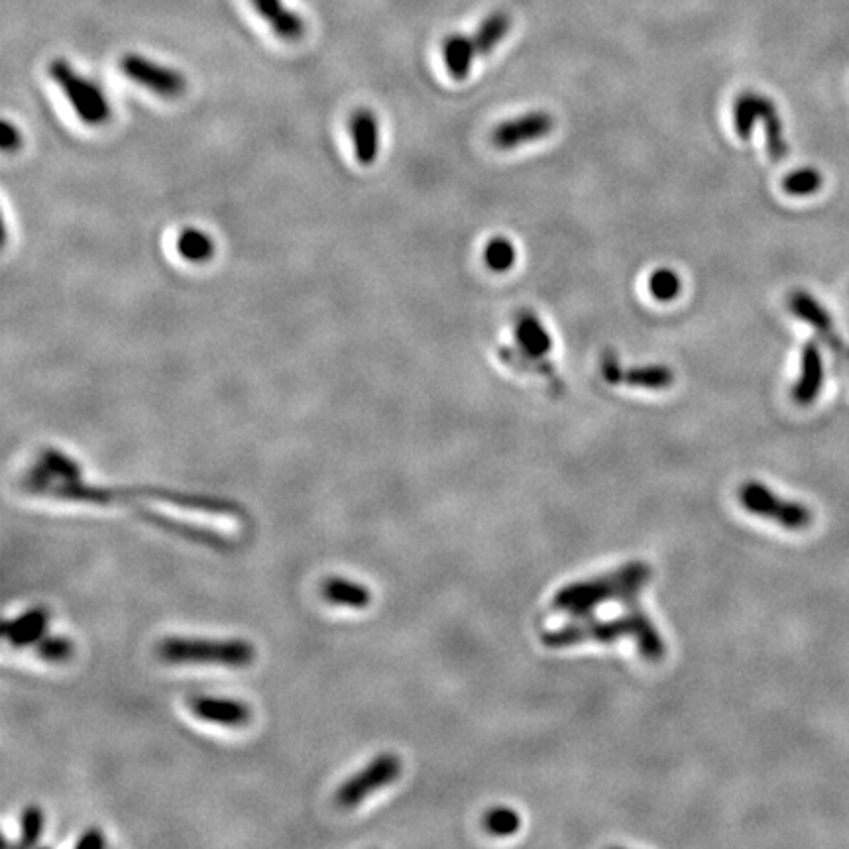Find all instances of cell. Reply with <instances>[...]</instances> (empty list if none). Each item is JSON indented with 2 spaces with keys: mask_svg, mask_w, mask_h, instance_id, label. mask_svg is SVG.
Returning a JSON list of instances; mask_svg holds the SVG:
<instances>
[{
  "mask_svg": "<svg viewBox=\"0 0 849 849\" xmlns=\"http://www.w3.org/2000/svg\"><path fill=\"white\" fill-rule=\"evenodd\" d=\"M653 568L649 563L633 561L618 570L572 582L561 588L553 600V608L574 618H590L596 608L618 602L625 608H639L637 600L649 584Z\"/></svg>",
  "mask_w": 849,
  "mask_h": 849,
  "instance_id": "6da1fadb",
  "label": "cell"
},
{
  "mask_svg": "<svg viewBox=\"0 0 849 849\" xmlns=\"http://www.w3.org/2000/svg\"><path fill=\"white\" fill-rule=\"evenodd\" d=\"M588 622L570 623L559 629L545 631L541 641L549 649H565L580 643H614L623 637H631L643 659L651 663H661L667 655V645L663 635L657 631L651 618L639 610L629 608V614L614 620H590Z\"/></svg>",
  "mask_w": 849,
  "mask_h": 849,
  "instance_id": "7a4b0ae2",
  "label": "cell"
},
{
  "mask_svg": "<svg viewBox=\"0 0 849 849\" xmlns=\"http://www.w3.org/2000/svg\"><path fill=\"white\" fill-rule=\"evenodd\" d=\"M158 657L170 665H217L228 669L250 667L256 649L246 639L166 637L156 647Z\"/></svg>",
  "mask_w": 849,
  "mask_h": 849,
  "instance_id": "3957f363",
  "label": "cell"
},
{
  "mask_svg": "<svg viewBox=\"0 0 849 849\" xmlns=\"http://www.w3.org/2000/svg\"><path fill=\"white\" fill-rule=\"evenodd\" d=\"M734 130L741 140H747L755 128V122L765 124L767 152L773 162H781L789 154V144L785 138L783 120L777 111V105L757 91H743L734 101Z\"/></svg>",
  "mask_w": 849,
  "mask_h": 849,
  "instance_id": "277c9868",
  "label": "cell"
},
{
  "mask_svg": "<svg viewBox=\"0 0 849 849\" xmlns=\"http://www.w3.org/2000/svg\"><path fill=\"white\" fill-rule=\"evenodd\" d=\"M50 75L56 81L57 87L63 91V95L67 97L69 105L73 107L75 114L89 126H101L105 124L113 109L111 103L107 99V95L103 93V89L89 81L87 77L79 75L69 61L57 57L50 63Z\"/></svg>",
  "mask_w": 849,
  "mask_h": 849,
  "instance_id": "5b68a950",
  "label": "cell"
},
{
  "mask_svg": "<svg viewBox=\"0 0 849 849\" xmlns=\"http://www.w3.org/2000/svg\"><path fill=\"white\" fill-rule=\"evenodd\" d=\"M739 502L743 506V510L775 521L785 529L791 531H802L808 529L814 521L812 511L808 510L804 504L793 502V500H783L781 496H777L775 492H771L765 484L761 482H745L739 488Z\"/></svg>",
  "mask_w": 849,
  "mask_h": 849,
  "instance_id": "8992f818",
  "label": "cell"
},
{
  "mask_svg": "<svg viewBox=\"0 0 849 849\" xmlns=\"http://www.w3.org/2000/svg\"><path fill=\"white\" fill-rule=\"evenodd\" d=\"M401 759L394 753H382L374 757L362 771L344 781L335 794V802L342 810H352L360 806L368 796L392 783L401 775Z\"/></svg>",
  "mask_w": 849,
  "mask_h": 849,
  "instance_id": "52a82bcc",
  "label": "cell"
},
{
  "mask_svg": "<svg viewBox=\"0 0 849 849\" xmlns=\"http://www.w3.org/2000/svg\"><path fill=\"white\" fill-rule=\"evenodd\" d=\"M118 67L124 77H128L136 85H142L164 99H177L187 89V81L183 73L166 67L162 63H156L148 57L126 54L120 57Z\"/></svg>",
  "mask_w": 849,
  "mask_h": 849,
  "instance_id": "ba28073f",
  "label": "cell"
},
{
  "mask_svg": "<svg viewBox=\"0 0 849 849\" xmlns=\"http://www.w3.org/2000/svg\"><path fill=\"white\" fill-rule=\"evenodd\" d=\"M555 124V116L545 111L521 114L506 122H500L494 128L492 144L498 150H513L549 136L555 130Z\"/></svg>",
  "mask_w": 849,
  "mask_h": 849,
  "instance_id": "9c48e42d",
  "label": "cell"
},
{
  "mask_svg": "<svg viewBox=\"0 0 849 849\" xmlns=\"http://www.w3.org/2000/svg\"><path fill=\"white\" fill-rule=\"evenodd\" d=\"M789 309L796 319L810 325L814 329V333L824 340V344L832 352H836V354L842 352L844 344H842L840 335L836 333V325H834L830 313L822 307V303L814 295H810L804 289H796L789 295Z\"/></svg>",
  "mask_w": 849,
  "mask_h": 849,
  "instance_id": "30bf717a",
  "label": "cell"
},
{
  "mask_svg": "<svg viewBox=\"0 0 849 849\" xmlns=\"http://www.w3.org/2000/svg\"><path fill=\"white\" fill-rule=\"evenodd\" d=\"M189 708L197 718L225 728H244L252 718L250 706L234 698L193 696L189 700Z\"/></svg>",
  "mask_w": 849,
  "mask_h": 849,
  "instance_id": "8fae6325",
  "label": "cell"
},
{
  "mask_svg": "<svg viewBox=\"0 0 849 849\" xmlns=\"http://www.w3.org/2000/svg\"><path fill=\"white\" fill-rule=\"evenodd\" d=\"M824 386V360L816 342H806L800 354V378L794 384L793 399L798 405L814 403Z\"/></svg>",
  "mask_w": 849,
  "mask_h": 849,
  "instance_id": "7c38bea8",
  "label": "cell"
},
{
  "mask_svg": "<svg viewBox=\"0 0 849 849\" xmlns=\"http://www.w3.org/2000/svg\"><path fill=\"white\" fill-rule=\"evenodd\" d=\"M256 14L283 42H297L305 36V20L299 12L287 8L283 0H250Z\"/></svg>",
  "mask_w": 849,
  "mask_h": 849,
  "instance_id": "4fadbf2b",
  "label": "cell"
},
{
  "mask_svg": "<svg viewBox=\"0 0 849 849\" xmlns=\"http://www.w3.org/2000/svg\"><path fill=\"white\" fill-rule=\"evenodd\" d=\"M513 337L517 342V348L535 360L545 358L553 350V339L547 333L545 325L533 311H527V309H521L515 313Z\"/></svg>",
  "mask_w": 849,
  "mask_h": 849,
  "instance_id": "5bb4252c",
  "label": "cell"
},
{
  "mask_svg": "<svg viewBox=\"0 0 849 849\" xmlns=\"http://www.w3.org/2000/svg\"><path fill=\"white\" fill-rule=\"evenodd\" d=\"M48 625H50V612L42 606H36L26 610L22 616L4 622L2 635L12 647L24 649L44 639Z\"/></svg>",
  "mask_w": 849,
  "mask_h": 849,
  "instance_id": "9a60e30c",
  "label": "cell"
},
{
  "mask_svg": "<svg viewBox=\"0 0 849 849\" xmlns=\"http://www.w3.org/2000/svg\"><path fill=\"white\" fill-rule=\"evenodd\" d=\"M350 134L358 164L372 166L380 154V122L376 114L360 109L350 120Z\"/></svg>",
  "mask_w": 849,
  "mask_h": 849,
  "instance_id": "2e32d148",
  "label": "cell"
},
{
  "mask_svg": "<svg viewBox=\"0 0 849 849\" xmlns=\"http://www.w3.org/2000/svg\"><path fill=\"white\" fill-rule=\"evenodd\" d=\"M321 594L329 604L352 608V610H364L372 604V592L364 584H358L340 576L327 578L321 586Z\"/></svg>",
  "mask_w": 849,
  "mask_h": 849,
  "instance_id": "e0dca14e",
  "label": "cell"
},
{
  "mask_svg": "<svg viewBox=\"0 0 849 849\" xmlns=\"http://www.w3.org/2000/svg\"><path fill=\"white\" fill-rule=\"evenodd\" d=\"M476 56H478V50L474 46L472 36L453 34L443 44V57H445L447 71L456 81H462L468 77Z\"/></svg>",
  "mask_w": 849,
  "mask_h": 849,
  "instance_id": "ac0fdd59",
  "label": "cell"
},
{
  "mask_svg": "<svg viewBox=\"0 0 849 849\" xmlns=\"http://www.w3.org/2000/svg\"><path fill=\"white\" fill-rule=\"evenodd\" d=\"M510 28L511 18L508 12H492L490 16H486L472 36L478 56L492 54L496 46L510 34Z\"/></svg>",
  "mask_w": 849,
  "mask_h": 849,
  "instance_id": "d6986e66",
  "label": "cell"
},
{
  "mask_svg": "<svg viewBox=\"0 0 849 849\" xmlns=\"http://www.w3.org/2000/svg\"><path fill=\"white\" fill-rule=\"evenodd\" d=\"M623 384L643 390H667L675 384V372L665 364L633 366L623 372Z\"/></svg>",
  "mask_w": 849,
  "mask_h": 849,
  "instance_id": "ffe728a7",
  "label": "cell"
},
{
  "mask_svg": "<svg viewBox=\"0 0 849 849\" xmlns=\"http://www.w3.org/2000/svg\"><path fill=\"white\" fill-rule=\"evenodd\" d=\"M179 254L189 262H207L215 254V242L209 234L197 228H185L177 240Z\"/></svg>",
  "mask_w": 849,
  "mask_h": 849,
  "instance_id": "44dd1931",
  "label": "cell"
},
{
  "mask_svg": "<svg viewBox=\"0 0 849 849\" xmlns=\"http://www.w3.org/2000/svg\"><path fill=\"white\" fill-rule=\"evenodd\" d=\"M40 466L48 472V476L52 478V482H75V480H81V466L73 458H69L67 454L56 451V449L42 451Z\"/></svg>",
  "mask_w": 849,
  "mask_h": 849,
  "instance_id": "7402d4cb",
  "label": "cell"
},
{
  "mask_svg": "<svg viewBox=\"0 0 849 849\" xmlns=\"http://www.w3.org/2000/svg\"><path fill=\"white\" fill-rule=\"evenodd\" d=\"M482 258H484V264L488 266L490 272H494V274H506V272H510L511 268H513L515 258H517L515 256V246L511 244L508 238L496 236V238H492L484 246Z\"/></svg>",
  "mask_w": 849,
  "mask_h": 849,
  "instance_id": "603a6c76",
  "label": "cell"
},
{
  "mask_svg": "<svg viewBox=\"0 0 849 849\" xmlns=\"http://www.w3.org/2000/svg\"><path fill=\"white\" fill-rule=\"evenodd\" d=\"M482 826L494 838H510L521 828V818L513 808L498 806L484 814Z\"/></svg>",
  "mask_w": 849,
  "mask_h": 849,
  "instance_id": "cb8c5ba5",
  "label": "cell"
},
{
  "mask_svg": "<svg viewBox=\"0 0 849 849\" xmlns=\"http://www.w3.org/2000/svg\"><path fill=\"white\" fill-rule=\"evenodd\" d=\"M822 183H824V177H822L820 171L814 170V168H798V170L791 171L783 179L781 187L787 195L808 197V195L818 193L822 189Z\"/></svg>",
  "mask_w": 849,
  "mask_h": 849,
  "instance_id": "d4e9b609",
  "label": "cell"
},
{
  "mask_svg": "<svg viewBox=\"0 0 849 849\" xmlns=\"http://www.w3.org/2000/svg\"><path fill=\"white\" fill-rule=\"evenodd\" d=\"M146 517H150V519H152V521H156L158 525L166 527L168 531H177L179 535H183V537H187V539H191V541H197V543H203V545H209V547H217V549L230 545V543H228V539L221 537L219 533H213V531H207V529H199V527H193V525H181V523L170 521V519H166V517H162V515L146 513Z\"/></svg>",
  "mask_w": 849,
  "mask_h": 849,
  "instance_id": "484cf974",
  "label": "cell"
},
{
  "mask_svg": "<svg viewBox=\"0 0 849 849\" xmlns=\"http://www.w3.org/2000/svg\"><path fill=\"white\" fill-rule=\"evenodd\" d=\"M682 291V282L677 272L669 268H661L651 274L649 278V293L655 297V301L671 303L675 301Z\"/></svg>",
  "mask_w": 849,
  "mask_h": 849,
  "instance_id": "4316f807",
  "label": "cell"
},
{
  "mask_svg": "<svg viewBox=\"0 0 849 849\" xmlns=\"http://www.w3.org/2000/svg\"><path fill=\"white\" fill-rule=\"evenodd\" d=\"M34 647H36L38 657H42L48 663H65L75 653L73 641L69 637H63V635H46Z\"/></svg>",
  "mask_w": 849,
  "mask_h": 849,
  "instance_id": "83f0119b",
  "label": "cell"
},
{
  "mask_svg": "<svg viewBox=\"0 0 849 849\" xmlns=\"http://www.w3.org/2000/svg\"><path fill=\"white\" fill-rule=\"evenodd\" d=\"M20 830H22V836H20V842H18L20 848H28V846L38 844L42 830H44V810L36 804L26 806L22 816H20Z\"/></svg>",
  "mask_w": 849,
  "mask_h": 849,
  "instance_id": "f1b7e54d",
  "label": "cell"
},
{
  "mask_svg": "<svg viewBox=\"0 0 849 849\" xmlns=\"http://www.w3.org/2000/svg\"><path fill=\"white\" fill-rule=\"evenodd\" d=\"M600 372H602V376H604V380L608 384H614V386L623 384V372H625V368H623L622 362H620V358H618V354L614 350H604L602 352V356H600Z\"/></svg>",
  "mask_w": 849,
  "mask_h": 849,
  "instance_id": "f546056e",
  "label": "cell"
},
{
  "mask_svg": "<svg viewBox=\"0 0 849 849\" xmlns=\"http://www.w3.org/2000/svg\"><path fill=\"white\" fill-rule=\"evenodd\" d=\"M107 846V840L99 828H89L83 832V836L75 842V848L79 849H101Z\"/></svg>",
  "mask_w": 849,
  "mask_h": 849,
  "instance_id": "4dcf8cb0",
  "label": "cell"
},
{
  "mask_svg": "<svg viewBox=\"0 0 849 849\" xmlns=\"http://www.w3.org/2000/svg\"><path fill=\"white\" fill-rule=\"evenodd\" d=\"M20 146H22L20 130L14 124L4 122L2 124V150L4 152H16Z\"/></svg>",
  "mask_w": 849,
  "mask_h": 849,
  "instance_id": "1f68e13d",
  "label": "cell"
},
{
  "mask_svg": "<svg viewBox=\"0 0 849 849\" xmlns=\"http://www.w3.org/2000/svg\"><path fill=\"white\" fill-rule=\"evenodd\" d=\"M848 358H849V354H848Z\"/></svg>",
  "mask_w": 849,
  "mask_h": 849,
  "instance_id": "d6a6232c",
  "label": "cell"
}]
</instances>
